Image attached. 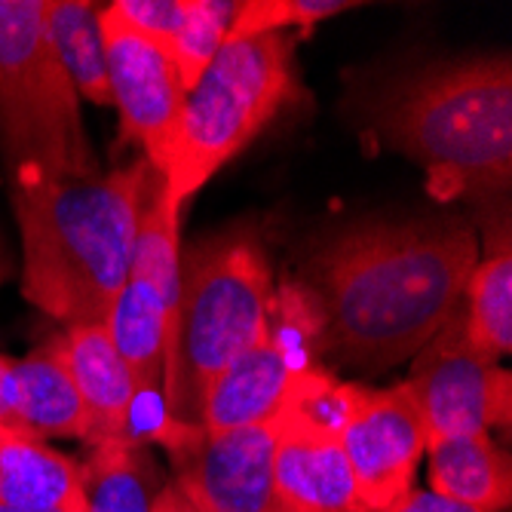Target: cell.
<instances>
[{
	"label": "cell",
	"mask_w": 512,
	"mask_h": 512,
	"mask_svg": "<svg viewBox=\"0 0 512 512\" xmlns=\"http://www.w3.org/2000/svg\"><path fill=\"white\" fill-rule=\"evenodd\" d=\"M276 512H289V509H276Z\"/></svg>",
	"instance_id": "28"
},
{
	"label": "cell",
	"mask_w": 512,
	"mask_h": 512,
	"mask_svg": "<svg viewBox=\"0 0 512 512\" xmlns=\"http://www.w3.org/2000/svg\"><path fill=\"white\" fill-rule=\"evenodd\" d=\"M430 491L482 512H503L512 503V463L491 433L457 436L427 445Z\"/></svg>",
	"instance_id": "16"
},
{
	"label": "cell",
	"mask_w": 512,
	"mask_h": 512,
	"mask_svg": "<svg viewBox=\"0 0 512 512\" xmlns=\"http://www.w3.org/2000/svg\"><path fill=\"white\" fill-rule=\"evenodd\" d=\"M83 503L80 463L37 436L0 427V506L62 512Z\"/></svg>",
	"instance_id": "15"
},
{
	"label": "cell",
	"mask_w": 512,
	"mask_h": 512,
	"mask_svg": "<svg viewBox=\"0 0 512 512\" xmlns=\"http://www.w3.org/2000/svg\"><path fill=\"white\" fill-rule=\"evenodd\" d=\"M375 135L427 172L436 200L491 203L512 181V62H433L378 83L365 99Z\"/></svg>",
	"instance_id": "3"
},
{
	"label": "cell",
	"mask_w": 512,
	"mask_h": 512,
	"mask_svg": "<svg viewBox=\"0 0 512 512\" xmlns=\"http://www.w3.org/2000/svg\"><path fill=\"white\" fill-rule=\"evenodd\" d=\"M184 7H188V0H117V4H111V10L126 25L160 46L166 56L184 25Z\"/></svg>",
	"instance_id": "22"
},
{
	"label": "cell",
	"mask_w": 512,
	"mask_h": 512,
	"mask_svg": "<svg viewBox=\"0 0 512 512\" xmlns=\"http://www.w3.org/2000/svg\"><path fill=\"white\" fill-rule=\"evenodd\" d=\"M353 7L356 4H347V0H243L227 40L307 31Z\"/></svg>",
	"instance_id": "21"
},
{
	"label": "cell",
	"mask_w": 512,
	"mask_h": 512,
	"mask_svg": "<svg viewBox=\"0 0 512 512\" xmlns=\"http://www.w3.org/2000/svg\"><path fill=\"white\" fill-rule=\"evenodd\" d=\"M46 34L77 96L111 108V83L102 37V7L89 0H46Z\"/></svg>",
	"instance_id": "18"
},
{
	"label": "cell",
	"mask_w": 512,
	"mask_h": 512,
	"mask_svg": "<svg viewBox=\"0 0 512 512\" xmlns=\"http://www.w3.org/2000/svg\"><path fill=\"white\" fill-rule=\"evenodd\" d=\"M341 445L362 512H384L402 500L427 454V427L411 387H341Z\"/></svg>",
	"instance_id": "9"
},
{
	"label": "cell",
	"mask_w": 512,
	"mask_h": 512,
	"mask_svg": "<svg viewBox=\"0 0 512 512\" xmlns=\"http://www.w3.org/2000/svg\"><path fill=\"white\" fill-rule=\"evenodd\" d=\"M270 313L273 273L252 221L227 227L181 255L163 365V399L178 424L200 427L209 384L267 332Z\"/></svg>",
	"instance_id": "4"
},
{
	"label": "cell",
	"mask_w": 512,
	"mask_h": 512,
	"mask_svg": "<svg viewBox=\"0 0 512 512\" xmlns=\"http://www.w3.org/2000/svg\"><path fill=\"white\" fill-rule=\"evenodd\" d=\"M0 512H19V509H4V506H0ZM62 512H86V503H80V506H71V509H62Z\"/></svg>",
	"instance_id": "27"
},
{
	"label": "cell",
	"mask_w": 512,
	"mask_h": 512,
	"mask_svg": "<svg viewBox=\"0 0 512 512\" xmlns=\"http://www.w3.org/2000/svg\"><path fill=\"white\" fill-rule=\"evenodd\" d=\"M102 37L111 108L120 114L123 138L142 148L145 160L163 175L188 92L178 80L172 59L126 25L111 7L102 10Z\"/></svg>",
	"instance_id": "11"
},
{
	"label": "cell",
	"mask_w": 512,
	"mask_h": 512,
	"mask_svg": "<svg viewBox=\"0 0 512 512\" xmlns=\"http://www.w3.org/2000/svg\"><path fill=\"white\" fill-rule=\"evenodd\" d=\"M172 310L142 283L126 276L105 325L117 356L126 362L135 393L163 390V365H166V335H169Z\"/></svg>",
	"instance_id": "17"
},
{
	"label": "cell",
	"mask_w": 512,
	"mask_h": 512,
	"mask_svg": "<svg viewBox=\"0 0 512 512\" xmlns=\"http://www.w3.org/2000/svg\"><path fill=\"white\" fill-rule=\"evenodd\" d=\"M279 417L270 424L209 433L181 424L163 448L184 491L212 512H276L273 445Z\"/></svg>",
	"instance_id": "10"
},
{
	"label": "cell",
	"mask_w": 512,
	"mask_h": 512,
	"mask_svg": "<svg viewBox=\"0 0 512 512\" xmlns=\"http://www.w3.org/2000/svg\"><path fill=\"white\" fill-rule=\"evenodd\" d=\"M295 46V34L227 40L197 86L184 96L163 169L166 194L178 206L298 102Z\"/></svg>",
	"instance_id": "5"
},
{
	"label": "cell",
	"mask_w": 512,
	"mask_h": 512,
	"mask_svg": "<svg viewBox=\"0 0 512 512\" xmlns=\"http://www.w3.org/2000/svg\"><path fill=\"white\" fill-rule=\"evenodd\" d=\"M160 181L145 157L89 175L13 172L22 295L65 325L105 322L126 286L138 227Z\"/></svg>",
	"instance_id": "2"
},
{
	"label": "cell",
	"mask_w": 512,
	"mask_h": 512,
	"mask_svg": "<svg viewBox=\"0 0 512 512\" xmlns=\"http://www.w3.org/2000/svg\"><path fill=\"white\" fill-rule=\"evenodd\" d=\"M151 512H212V509L203 506L200 500H194L178 482H166V485L157 491Z\"/></svg>",
	"instance_id": "24"
},
{
	"label": "cell",
	"mask_w": 512,
	"mask_h": 512,
	"mask_svg": "<svg viewBox=\"0 0 512 512\" xmlns=\"http://www.w3.org/2000/svg\"><path fill=\"white\" fill-rule=\"evenodd\" d=\"M476 264V230L457 215L365 221L307 255L298 304L322 353L384 371L430 344Z\"/></svg>",
	"instance_id": "1"
},
{
	"label": "cell",
	"mask_w": 512,
	"mask_h": 512,
	"mask_svg": "<svg viewBox=\"0 0 512 512\" xmlns=\"http://www.w3.org/2000/svg\"><path fill=\"white\" fill-rule=\"evenodd\" d=\"M467 335L473 347L491 362L509 356L512 350V249L509 221L497 227V246L491 243L488 258L470 273L467 295Z\"/></svg>",
	"instance_id": "19"
},
{
	"label": "cell",
	"mask_w": 512,
	"mask_h": 512,
	"mask_svg": "<svg viewBox=\"0 0 512 512\" xmlns=\"http://www.w3.org/2000/svg\"><path fill=\"white\" fill-rule=\"evenodd\" d=\"M384 512H482V509H473L467 503H457V500L442 497L436 491H414L411 488L402 500H396Z\"/></svg>",
	"instance_id": "23"
},
{
	"label": "cell",
	"mask_w": 512,
	"mask_h": 512,
	"mask_svg": "<svg viewBox=\"0 0 512 512\" xmlns=\"http://www.w3.org/2000/svg\"><path fill=\"white\" fill-rule=\"evenodd\" d=\"M237 0H188L184 7V25L172 40L169 59L178 71L184 92H191L197 80L206 74L212 59L227 43L230 25L237 19Z\"/></svg>",
	"instance_id": "20"
},
{
	"label": "cell",
	"mask_w": 512,
	"mask_h": 512,
	"mask_svg": "<svg viewBox=\"0 0 512 512\" xmlns=\"http://www.w3.org/2000/svg\"><path fill=\"white\" fill-rule=\"evenodd\" d=\"M341 387L319 368H301L279 411L273 445V491L289 512H362L341 445Z\"/></svg>",
	"instance_id": "7"
},
{
	"label": "cell",
	"mask_w": 512,
	"mask_h": 512,
	"mask_svg": "<svg viewBox=\"0 0 512 512\" xmlns=\"http://www.w3.org/2000/svg\"><path fill=\"white\" fill-rule=\"evenodd\" d=\"M43 16L46 0H0V154L10 175L99 172Z\"/></svg>",
	"instance_id": "6"
},
{
	"label": "cell",
	"mask_w": 512,
	"mask_h": 512,
	"mask_svg": "<svg viewBox=\"0 0 512 512\" xmlns=\"http://www.w3.org/2000/svg\"><path fill=\"white\" fill-rule=\"evenodd\" d=\"M10 273H13V264H10V255H7L4 243H0V286L7 283V279H10Z\"/></svg>",
	"instance_id": "26"
},
{
	"label": "cell",
	"mask_w": 512,
	"mask_h": 512,
	"mask_svg": "<svg viewBox=\"0 0 512 512\" xmlns=\"http://www.w3.org/2000/svg\"><path fill=\"white\" fill-rule=\"evenodd\" d=\"M0 427L16 430L13 417V359L0 356Z\"/></svg>",
	"instance_id": "25"
},
{
	"label": "cell",
	"mask_w": 512,
	"mask_h": 512,
	"mask_svg": "<svg viewBox=\"0 0 512 512\" xmlns=\"http://www.w3.org/2000/svg\"><path fill=\"white\" fill-rule=\"evenodd\" d=\"M16 430L37 439H86V405L71 378L62 335L40 344L25 359H13Z\"/></svg>",
	"instance_id": "14"
},
{
	"label": "cell",
	"mask_w": 512,
	"mask_h": 512,
	"mask_svg": "<svg viewBox=\"0 0 512 512\" xmlns=\"http://www.w3.org/2000/svg\"><path fill=\"white\" fill-rule=\"evenodd\" d=\"M62 350L71 378L86 405V445L123 442V427L135 399V384L126 362L117 356L105 322L68 325Z\"/></svg>",
	"instance_id": "13"
},
{
	"label": "cell",
	"mask_w": 512,
	"mask_h": 512,
	"mask_svg": "<svg viewBox=\"0 0 512 512\" xmlns=\"http://www.w3.org/2000/svg\"><path fill=\"white\" fill-rule=\"evenodd\" d=\"M301 368L304 365L292 359L283 335L273 329L270 319L267 332L237 359H230L209 384L200 427L209 433H224L276 421L298 384Z\"/></svg>",
	"instance_id": "12"
},
{
	"label": "cell",
	"mask_w": 512,
	"mask_h": 512,
	"mask_svg": "<svg viewBox=\"0 0 512 512\" xmlns=\"http://www.w3.org/2000/svg\"><path fill=\"white\" fill-rule=\"evenodd\" d=\"M421 408L427 445L509 427V371L482 356L467 335V307H457L430 344L411 359L405 381Z\"/></svg>",
	"instance_id": "8"
}]
</instances>
